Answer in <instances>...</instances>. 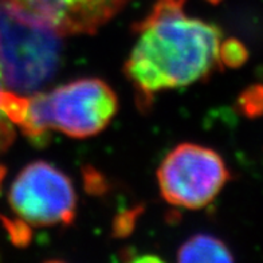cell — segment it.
<instances>
[{
  "mask_svg": "<svg viewBox=\"0 0 263 263\" xmlns=\"http://www.w3.org/2000/svg\"><path fill=\"white\" fill-rule=\"evenodd\" d=\"M184 2L157 0L136 26L139 38L125 63V73L145 96L190 86L220 62V30L188 16Z\"/></svg>",
  "mask_w": 263,
  "mask_h": 263,
  "instance_id": "1",
  "label": "cell"
},
{
  "mask_svg": "<svg viewBox=\"0 0 263 263\" xmlns=\"http://www.w3.org/2000/svg\"><path fill=\"white\" fill-rule=\"evenodd\" d=\"M117 107V96L106 82L81 78L23 98L16 125L34 140L42 139L49 130L85 139L104 130Z\"/></svg>",
  "mask_w": 263,
  "mask_h": 263,
  "instance_id": "2",
  "label": "cell"
},
{
  "mask_svg": "<svg viewBox=\"0 0 263 263\" xmlns=\"http://www.w3.org/2000/svg\"><path fill=\"white\" fill-rule=\"evenodd\" d=\"M62 35L26 11L0 0V74L8 93L25 98L55 77Z\"/></svg>",
  "mask_w": 263,
  "mask_h": 263,
  "instance_id": "3",
  "label": "cell"
},
{
  "mask_svg": "<svg viewBox=\"0 0 263 263\" xmlns=\"http://www.w3.org/2000/svg\"><path fill=\"white\" fill-rule=\"evenodd\" d=\"M229 179V170L218 152L191 142L173 148L157 171L160 192L165 201L187 210L210 204Z\"/></svg>",
  "mask_w": 263,
  "mask_h": 263,
  "instance_id": "4",
  "label": "cell"
},
{
  "mask_svg": "<svg viewBox=\"0 0 263 263\" xmlns=\"http://www.w3.org/2000/svg\"><path fill=\"white\" fill-rule=\"evenodd\" d=\"M8 199L17 218L32 226L69 224L76 215L73 184L46 161L25 166L11 185Z\"/></svg>",
  "mask_w": 263,
  "mask_h": 263,
  "instance_id": "5",
  "label": "cell"
},
{
  "mask_svg": "<svg viewBox=\"0 0 263 263\" xmlns=\"http://www.w3.org/2000/svg\"><path fill=\"white\" fill-rule=\"evenodd\" d=\"M62 36L90 35L125 7L129 0H10Z\"/></svg>",
  "mask_w": 263,
  "mask_h": 263,
  "instance_id": "6",
  "label": "cell"
},
{
  "mask_svg": "<svg viewBox=\"0 0 263 263\" xmlns=\"http://www.w3.org/2000/svg\"><path fill=\"white\" fill-rule=\"evenodd\" d=\"M179 262H232L234 255L226 243L214 235L196 234L177 251Z\"/></svg>",
  "mask_w": 263,
  "mask_h": 263,
  "instance_id": "7",
  "label": "cell"
},
{
  "mask_svg": "<svg viewBox=\"0 0 263 263\" xmlns=\"http://www.w3.org/2000/svg\"><path fill=\"white\" fill-rule=\"evenodd\" d=\"M6 101H7V90L4 87L3 78L0 74V156L4 152H7V149L12 145L15 140V128L14 122L8 117L6 111ZM2 179V175H0Z\"/></svg>",
  "mask_w": 263,
  "mask_h": 263,
  "instance_id": "8",
  "label": "cell"
},
{
  "mask_svg": "<svg viewBox=\"0 0 263 263\" xmlns=\"http://www.w3.org/2000/svg\"><path fill=\"white\" fill-rule=\"evenodd\" d=\"M219 59L229 67H240L249 59V51L242 42L235 38L224 39L220 43Z\"/></svg>",
  "mask_w": 263,
  "mask_h": 263,
  "instance_id": "9",
  "label": "cell"
},
{
  "mask_svg": "<svg viewBox=\"0 0 263 263\" xmlns=\"http://www.w3.org/2000/svg\"><path fill=\"white\" fill-rule=\"evenodd\" d=\"M240 102L246 115L254 117L263 115V86H254L245 91Z\"/></svg>",
  "mask_w": 263,
  "mask_h": 263,
  "instance_id": "10",
  "label": "cell"
}]
</instances>
